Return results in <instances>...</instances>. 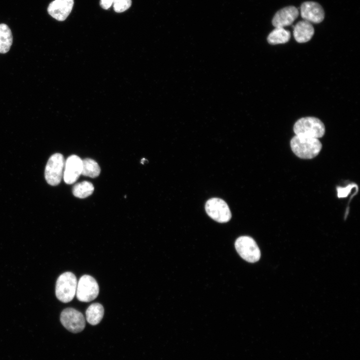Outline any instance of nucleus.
Instances as JSON below:
<instances>
[{
    "mask_svg": "<svg viewBox=\"0 0 360 360\" xmlns=\"http://www.w3.org/2000/svg\"><path fill=\"white\" fill-rule=\"evenodd\" d=\"M290 145L294 153L303 159H311L316 157L322 148L318 138L297 135L292 138Z\"/></svg>",
    "mask_w": 360,
    "mask_h": 360,
    "instance_id": "obj_1",
    "label": "nucleus"
},
{
    "mask_svg": "<svg viewBox=\"0 0 360 360\" xmlns=\"http://www.w3.org/2000/svg\"><path fill=\"white\" fill-rule=\"evenodd\" d=\"M293 130L296 135L316 138H322L325 133V127L322 122L312 116L302 118L298 120Z\"/></svg>",
    "mask_w": 360,
    "mask_h": 360,
    "instance_id": "obj_2",
    "label": "nucleus"
},
{
    "mask_svg": "<svg viewBox=\"0 0 360 360\" xmlns=\"http://www.w3.org/2000/svg\"><path fill=\"white\" fill-rule=\"evenodd\" d=\"M76 278L73 273L67 272L62 274L56 282V298L62 302H70L76 295Z\"/></svg>",
    "mask_w": 360,
    "mask_h": 360,
    "instance_id": "obj_3",
    "label": "nucleus"
},
{
    "mask_svg": "<svg viewBox=\"0 0 360 360\" xmlns=\"http://www.w3.org/2000/svg\"><path fill=\"white\" fill-rule=\"evenodd\" d=\"M65 160L63 156L56 153L49 158L44 170V177L50 185H58L63 177Z\"/></svg>",
    "mask_w": 360,
    "mask_h": 360,
    "instance_id": "obj_4",
    "label": "nucleus"
},
{
    "mask_svg": "<svg viewBox=\"0 0 360 360\" xmlns=\"http://www.w3.org/2000/svg\"><path fill=\"white\" fill-rule=\"evenodd\" d=\"M236 249L244 260L249 262H258L260 258V252L254 240L248 236L238 238L235 242Z\"/></svg>",
    "mask_w": 360,
    "mask_h": 360,
    "instance_id": "obj_5",
    "label": "nucleus"
},
{
    "mask_svg": "<svg viewBox=\"0 0 360 360\" xmlns=\"http://www.w3.org/2000/svg\"><path fill=\"white\" fill-rule=\"evenodd\" d=\"M98 293V285L93 277L85 274L80 278L77 283L76 293L78 300L90 302L94 300Z\"/></svg>",
    "mask_w": 360,
    "mask_h": 360,
    "instance_id": "obj_6",
    "label": "nucleus"
},
{
    "mask_svg": "<svg viewBox=\"0 0 360 360\" xmlns=\"http://www.w3.org/2000/svg\"><path fill=\"white\" fill-rule=\"evenodd\" d=\"M205 210L212 218L218 222H226L232 217L227 204L219 198H214L208 200L206 204Z\"/></svg>",
    "mask_w": 360,
    "mask_h": 360,
    "instance_id": "obj_7",
    "label": "nucleus"
},
{
    "mask_svg": "<svg viewBox=\"0 0 360 360\" xmlns=\"http://www.w3.org/2000/svg\"><path fill=\"white\" fill-rule=\"evenodd\" d=\"M62 326L73 333L82 332L85 328L86 321L82 314L74 308H66L60 314Z\"/></svg>",
    "mask_w": 360,
    "mask_h": 360,
    "instance_id": "obj_8",
    "label": "nucleus"
},
{
    "mask_svg": "<svg viewBox=\"0 0 360 360\" xmlns=\"http://www.w3.org/2000/svg\"><path fill=\"white\" fill-rule=\"evenodd\" d=\"M82 160L78 156L73 154L68 156L64 163L63 178L67 184L74 183L82 174Z\"/></svg>",
    "mask_w": 360,
    "mask_h": 360,
    "instance_id": "obj_9",
    "label": "nucleus"
},
{
    "mask_svg": "<svg viewBox=\"0 0 360 360\" xmlns=\"http://www.w3.org/2000/svg\"><path fill=\"white\" fill-rule=\"evenodd\" d=\"M300 10L302 18L310 23H320L324 18L322 6L314 2H304L300 6Z\"/></svg>",
    "mask_w": 360,
    "mask_h": 360,
    "instance_id": "obj_10",
    "label": "nucleus"
},
{
    "mask_svg": "<svg viewBox=\"0 0 360 360\" xmlns=\"http://www.w3.org/2000/svg\"><path fill=\"white\" fill-rule=\"evenodd\" d=\"M74 4V0H54L49 4L48 12L56 20L64 21L70 14Z\"/></svg>",
    "mask_w": 360,
    "mask_h": 360,
    "instance_id": "obj_11",
    "label": "nucleus"
},
{
    "mask_svg": "<svg viewBox=\"0 0 360 360\" xmlns=\"http://www.w3.org/2000/svg\"><path fill=\"white\" fill-rule=\"evenodd\" d=\"M298 14V10L295 6L285 7L276 12L272 20V24L275 28H284L292 24Z\"/></svg>",
    "mask_w": 360,
    "mask_h": 360,
    "instance_id": "obj_12",
    "label": "nucleus"
},
{
    "mask_svg": "<svg viewBox=\"0 0 360 360\" xmlns=\"http://www.w3.org/2000/svg\"><path fill=\"white\" fill-rule=\"evenodd\" d=\"M314 34V28L312 24L306 20L298 22L294 28V36L296 40L300 43L309 41Z\"/></svg>",
    "mask_w": 360,
    "mask_h": 360,
    "instance_id": "obj_13",
    "label": "nucleus"
},
{
    "mask_svg": "<svg viewBox=\"0 0 360 360\" xmlns=\"http://www.w3.org/2000/svg\"><path fill=\"white\" fill-rule=\"evenodd\" d=\"M104 314V308L99 303L90 304L86 312L87 322L92 325H96L100 322Z\"/></svg>",
    "mask_w": 360,
    "mask_h": 360,
    "instance_id": "obj_14",
    "label": "nucleus"
},
{
    "mask_svg": "<svg viewBox=\"0 0 360 360\" xmlns=\"http://www.w3.org/2000/svg\"><path fill=\"white\" fill-rule=\"evenodd\" d=\"M290 32L283 28H275L268 34L267 40L271 44H284L290 38Z\"/></svg>",
    "mask_w": 360,
    "mask_h": 360,
    "instance_id": "obj_15",
    "label": "nucleus"
},
{
    "mask_svg": "<svg viewBox=\"0 0 360 360\" xmlns=\"http://www.w3.org/2000/svg\"><path fill=\"white\" fill-rule=\"evenodd\" d=\"M12 43L11 30L5 24H0V53L8 52Z\"/></svg>",
    "mask_w": 360,
    "mask_h": 360,
    "instance_id": "obj_16",
    "label": "nucleus"
},
{
    "mask_svg": "<svg viewBox=\"0 0 360 360\" xmlns=\"http://www.w3.org/2000/svg\"><path fill=\"white\" fill-rule=\"evenodd\" d=\"M82 174L90 178L98 176L100 172V168L98 164L94 160L86 158L82 160Z\"/></svg>",
    "mask_w": 360,
    "mask_h": 360,
    "instance_id": "obj_17",
    "label": "nucleus"
},
{
    "mask_svg": "<svg viewBox=\"0 0 360 360\" xmlns=\"http://www.w3.org/2000/svg\"><path fill=\"white\" fill-rule=\"evenodd\" d=\"M94 190L92 183L88 181L76 184L72 188V194L76 198H86L91 195Z\"/></svg>",
    "mask_w": 360,
    "mask_h": 360,
    "instance_id": "obj_18",
    "label": "nucleus"
},
{
    "mask_svg": "<svg viewBox=\"0 0 360 360\" xmlns=\"http://www.w3.org/2000/svg\"><path fill=\"white\" fill-rule=\"evenodd\" d=\"M132 5V0H114L113 3L114 10L122 12L128 9Z\"/></svg>",
    "mask_w": 360,
    "mask_h": 360,
    "instance_id": "obj_19",
    "label": "nucleus"
},
{
    "mask_svg": "<svg viewBox=\"0 0 360 360\" xmlns=\"http://www.w3.org/2000/svg\"><path fill=\"white\" fill-rule=\"evenodd\" d=\"M355 185H350L345 188H338V196L339 198L346 196L349 193V192L350 190Z\"/></svg>",
    "mask_w": 360,
    "mask_h": 360,
    "instance_id": "obj_20",
    "label": "nucleus"
},
{
    "mask_svg": "<svg viewBox=\"0 0 360 360\" xmlns=\"http://www.w3.org/2000/svg\"><path fill=\"white\" fill-rule=\"evenodd\" d=\"M114 0H100V6L102 8L108 10L111 6L112 4H113Z\"/></svg>",
    "mask_w": 360,
    "mask_h": 360,
    "instance_id": "obj_21",
    "label": "nucleus"
},
{
    "mask_svg": "<svg viewBox=\"0 0 360 360\" xmlns=\"http://www.w3.org/2000/svg\"><path fill=\"white\" fill-rule=\"evenodd\" d=\"M146 160L145 158H142V160L141 163H142V164H144V161H146Z\"/></svg>",
    "mask_w": 360,
    "mask_h": 360,
    "instance_id": "obj_22",
    "label": "nucleus"
}]
</instances>
